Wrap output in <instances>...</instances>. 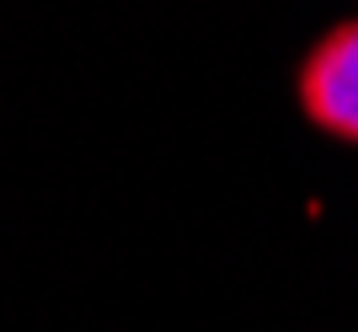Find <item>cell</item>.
Wrapping results in <instances>:
<instances>
[{"label": "cell", "mask_w": 358, "mask_h": 332, "mask_svg": "<svg viewBox=\"0 0 358 332\" xmlns=\"http://www.w3.org/2000/svg\"><path fill=\"white\" fill-rule=\"evenodd\" d=\"M299 107L331 139L358 145V22L321 32L299 64Z\"/></svg>", "instance_id": "obj_1"}]
</instances>
